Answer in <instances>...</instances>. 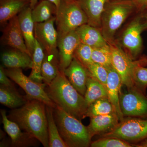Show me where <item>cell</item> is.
<instances>
[{
	"mask_svg": "<svg viewBox=\"0 0 147 147\" xmlns=\"http://www.w3.org/2000/svg\"><path fill=\"white\" fill-rule=\"evenodd\" d=\"M7 117L43 146L49 147L46 105L44 103L36 99H28L23 106L11 110Z\"/></svg>",
	"mask_w": 147,
	"mask_h": 147,
	"instance_id": "6da1fadb",
	"label": "cell"
},
{
	"mask_svg": "<svg viewBox=\"0 0 147 147\" xmlns=\"http://www.w3.org/2000/svg\"><path fill=\"white\" fill-rule=\"evenodd\" d=\"M89 73V76L97 80L106 86L108 79V69L99 64L93 63L87 67Z\"/></svg>",
	"mask_w": 147,
	"mask_h": 147,
	"instance_id": "836d02e7",
	"label": "cell"
},
{
	"mask_svg": "<svg viewBox=\"0 0 147 147\" xmlns=\"http://www.w3.org/2000/svg\"><path fill=\"white\" fill-rule=\"evenodd\" d=\"M54 116L62 139L67 147H88L92 138L81 120L57 106Z\"/></svg>",
	"mask_w": 147,
	"mask_h": 147,
	"instance_id": "277c9868",
	"label": "cell"
},
{
	"mask_svg": "<svg viewBox=\"0 0 147 147\" xmlns=\"http://www.w3.org/2000/svg\"><path fill=\"white\" fill-rule=\"evenodd\" d=\"M32 9L30 6L21 11L18 16L19 25L25 43L32 58L35 45V23L32 16Z\"/></svg>",
	"mask_w": 147,
	"mask_h": 147,
	"instance_id": "e0dca14e",
	"label": "cell"
},
{
	"mask_svg": "<svg viewBox=\"0 0 147 147\" xmlns=\"http://www.w3.org/2000/svg\"><path fill=\"white\" fill-rule=\"evenodd\" d=\"M92 50L89 45L81 42L75 50L74 57L87 68L94 63L92 60Z\"/></svg>",
	"mask_w": 147,
	"mask_h": 147,
	"instance_id": "1f68e13d",
	"label": "cell"
},
{
	"mask_svg": "<svg viewBox=\"0 0 147 147\" xmlns=\"http://www.w3.org/2000/svg\"><path fill=\"white\" fill-rule=\"evenodd\" d=\"M76 30L58 37V48L59 59V68L63 72L71 63L76 47L81 42Z\"/></svg>",
	"mask_w": 147,
	"mask_h": 147,
	"instance_id": "7c38bea8",
	"label": "cell"
},
{
	"mask_svg": "<svg viewBox=\"0 0 147 147\" xmlns=\"http://www.w3.org/2000/svg\"><path fill=\"white\" fill-rule=\"evenodd\" d=\"M90 118V124L87 127L92 138L95 135L102 136L111 131L119 122L118 117L115 113Z\"/></svg>",
	"mask_w": 147,
	"mask_h": 147,
	"instance_id": "ac0fdd59",
	"label": "cell"
},
{
	"mask_svg": "<svg viewBox=\"0 0 147 147\" xmlns=\"http://www.w3.org/2000/svg\"><path fill=\"white\" fill-rule=\"evenodd\" d=\"M110 0H78L86 14L88 24L100 29L101 16L107 3Z\"/></svg>",
	"mask_w": 147,
	"mask_h": 147,
	"instance_id": "d6986e66",
	"label": "cell"
},
{
	"mask_svg": "<svg viewBox=\"0 0 147 147\" xmlns=\"http://www.w3.org/2000/svg\"><path fill=\"white\" fill-rule=\"evenodd\" d=\"M92 147H132L131 143L119 138L114 137H102L98 140L92 142Z\"/></svg>",
	"mask_w": 147,
	"mask_h": 147,
	"instance_id": "d6a6232c",
	"label": "cell"
},
{
	"mask_svg": "<svg viewBox=\"0 0 147 147\" xmlns=\"http://www.w3.org/2000/svg\"><path fill=\"white\" fill-rule=\"evenodd\" d=\"M147 30V8L136 11L133 18L125 26L115 40L134 60H137L142 54L143 43L142 34Z\"/></svg>",
	"mask_w": 147,
	"mask_h": 147,
	"instance_id": "5b68a950",
	"label": "cell"
},
{
	"mask_svg": "<svg viewBox=\"0 0 147 147\" xmlns=\"http://www.w3.org/2000/svg\"><path fill=\"white\" fill-rule=\"evenodd\" d=\"M47 1H49L51 2L54 3V4L56 6L57 8V7L59 5L61 2L63 0H47Z\"/></svg>",
	"mask_w": 147,
	"mask_h": 147,
	"instance_id": "f35d334b",
	"label": "cell"
},
{
	"mask_svg": "<svg viewBox=\"0 0 147 147\" xmlns=\"http://www.w3.org/2000/svg\"><path fill=\"white\" fill-rule=\"evenodd\" d=\"M109 44L112 50V65L120 76L123 85L127 89L133 88V70L135 66L143 60L144 57L134 60L116 42Z\"/></svg>",
	"mask_w": 147,
	"mask_h": 147,
	"instance_id": "30bf717a",
	"label": "cell"
},
{
	"mask_svg": "<svg viewBox=\"0 0 147 147\" xmlns=\"http://www.w3.org/2000/svg\"><path fill=\"white\" fill-rule=\"evenodd\" d=\"M88 107L93 102L102 98H108L106 87L90 76L86 84V90L84 96Z\"/></svg>",
	"mask_w": 147,
	"mask_h": 147,
	"instance_id": "4316f807",
	"label": "cell"
},
{
	"mask_svg": "<svg viewBox=\"0 0 147 147\" xmlns=\"http://www.w3.org/2000/svg\"><path fill=\"white\" fill-rule=\"evenodd\" d=\"M146 57V64L147 65V56H146V57Z\"/></svg>",
	"mask_w": 147,
	"mask_h": 147,
	"instance_id": "ab89813d",
	"label": "cell"
},
{
	"mask_svg": "<svg viewBox=\"0 0 147 147\" xmlns=\"http://www.w3.org/2000/svg\"><path fill=\"white\" fill-rule=\"evenodd\" d=\"M9 78V77L5 73V69L1 65L0 67V83L1 85L7 87H15L14 84Z\"/></svg>",
	"mask_w": 147,
	"mask_h": 147,
	"instance_id": "e575fe53",
	"label": "cell"
},
{
	"mask_svg": "<svg viewBox=\"0 0 147 147\" xmlns=\"http://www.w3.org/2000/svg\"><path fill=\"white\" fill-rule=\"evenodd\" d=\"M65 75L79 93L84 96L89 73L86 67L74 57L68 67L64 71Z\"/></svg>",
	"mask_w": 147,
	"mask_h": 147,
	"instance_id": "5bb4252c",
	"label": "cell"
},
{
	"mask_svg": "<svg viewBox=\"0 0 147 147\" xmlns=\"http://www.w3.org/2000/svg\"><path fill=\"white\" fill-rule=\"evenodd\" d=\"M113 113H115L114 108L108 98H102L98 99L89 105L84 119L108 115Z\"/></svg>",
	"mask_w": 147,
	"mask_h": 147,
	"instance_id": "f1b7e54d",
	"label": "cell"
},
{
	"mask_svg": "<svg viewBox=\"0 0 147 147\" xmlns=\"http://www.w3.org/2000/svg\"><path fill=\"white\" fill-rule=\"evenodd\" d=\"M110 1H113V0H110Z\"/></svg>",
	"mask_w": 147,
	"mask_h": 147,
	"instance_id": "60d3db41",
	"label": "cell"
},
{
	"mask_svg": "<svg viewBox=\"0 0 147 147\" xmlns=\"http://www.w3.org/2000/svg\"><path fill=\"white\" fill-rule=\"evenodd\" d=\"M92 60L93 62L101 65L106 68L113 66L112 53L109 43L105 46L93 48Z\"/></svg>",
	"mask_w": 147,
	"mask_h": 147,
	"instance_id": "4dcf8cb0",
	"label": "cell"
},
{
	"mask_svg": "<svg viewBox=\"0 0 147 147\" xmlns=\"http://www.w3.org/2000/svg\"><path fill=\"white\" fill-rule=\"evenodd\" d=\"M55 21V16L45 22L35 24L34 36L45 53L59 58L57 49L58 33L54 26Z\"/></svg>",
	"mask_w": 147,
	"mask_h": 147,
	"instance_id": "8fae6325",
	"label": "cell"
},
{
	"mask_svg": "<svg viewBox=\"0 0 147 147\" xmlns=\"http://www.w3.org/2000/svg\"><path fill=\"white\" fill-rule=\"evenodd\" d=\"M4 128L10 137L11 144L15 147H26L34 145L35 139L26 132H23L19 125L11 120L7 116L5 110H1Z\"/></svg>",
	"mask_w": 147,
	"mask_h": 147,
	"instance_id": "9a60e30c",
	"label": "cell"
},
{
	"mask_svg": "<svg viewBox=\"0 0 147 147\" xmlns=\"http://www.w3.org/2000/svg\"><path fill=\"white\" fill-rule=\"evenodd\" d=\"M101 137H116L137 144L147 138V118L125 117L111 131Z\"/></svg>",
	"mask_w": 147,
	"mask_h": 147,
	"instance_id": "52a82bcc",
	"label": "cell"
},
{
	"mask_svg": "<svg viewBox=\"0 0 147 147\" xmlns=\"http://www.w3.org/2000/svg\"><path fill=\"white\" fill-rule=\"evenodd\" d=\"M1 40L5 45L24 52L31 57L20 28L18 15L9 20L5 25L3 30Z\"/></svg>",
	"mask_w": 147,
	"mask_h": 147,
	"instance_id": "4fadbf2b",
	"label": "cell"
},
{
	"mask_svg": "<svg viewBox=\"0 0 147 147\" xmlns=\"http://www.w3.org/2000/svg\"><path fill=\"white\" fill-rule=\"evenodd\" d=\"M38 3V0H30V7L32 9H33L37 3Z\"/></svg>",
	"mask_w": 147,
	"mask_h": 147,
	"instance_id": "74e56055",
	"label": "cell"
},
{
	"mask_svg": "<svg viewBox=\"0 0 147 147\" xmlns=\"http://www.w3.org/2000/svg\"><path fill=\"white\" fill-rule=\"evenodd\" d=\"M30 0H0V23L3 25L30 6Z\"/></svg>",
	"mask_w": 147,
	"mask_h": 147,
	"instance_id": "7402d4cb",
	"label": "cell"
},
{
	"mask_svg": "<svg viewBox=\"0 0 147 147\" xmlns=\"http://www.w3.org/2000/svg\"><path fill=\"white\" fill-rule=\"evenodd\" d=\"M47 86L46 90L57 106L82 120L88 108L84 96L71 85L63 72L60 71Z\"/></svg>",
	"mask_w": 147,
	"mask_h": 147,
	"instance_id": "7a4b0ae2",
	"label": "cell"
},
{
	"mask_svg": "<svg viewBox=\"0 0 147 147\" xmlns=\"http://www.w3.org/2000/svg\"><path fill=\"white\" fill-rule=\"evenodd\" d=\"M1 61L7 68L32 69V67L31 57L27 53L15 49L3 53Z\"/></svg>",
	"mask_w": 147,
	"mask_h": 147,
	"instance_id": "44dd1931",
	"label": "cell"
},
{
	"mask_svg": "<svg viewBox=\"0 0 147 147\" xmlns=\"http://www.w3.org/2000/svg\"><path fill=\"white\" fill-rule=\"evenodd\" d=\"M146 57L141 63L138 64L134 69L132 75L134 86L137 89L146 94L147 88V67Z\"/></svg>",
	"mask_w": 147,
	"mask_h": 147,
	"instance_id": "f546056e",
	"label": "cell"
},
{
	"mask_svg": "<svg viewBox=\"0 0 147 147\" xmlns=\"http://www.w3.org/2000/svg\"><path fill=\"white\" fill-rule=\"evenodd\" d=\"M137 8V11L147 8V0H133Z\"/></svg>",
	"mask_w": 147,
	"mask_h": 147,
	"instance_id": "d590c367",
	"label": "cell"
},
{
	"mask_svg": "<svg viewBox=\"0 0 147 147\" xmlns=\"http://www.w3.org/2000/svg\"><path fill=\"white\" fill-rule=\"evenodd\" d=\"M45 56L44 49L39 42L36 39L35 45L33 53L32 67V71L29 77L35 82L42 83V78L41 76V67Z\"/></svg>",
	"mask_w": 147,
	"mask_h": 147,
	"instance_id": "83f0119b",
	"label": "cell"
},
{
	"mask_svg": "<svg viewBox=\"0 0 147 147\" xmlns=\"http://www.w3.org/2000/svg\"><path fill=\"white\" fill-rule=\"evenodd\" d=\"M57 9L55 22L58 37L88 24V17L78 0H63Z\"/></svg>",
	"mask_w": 147,
	"mask_h": 147,
	"instance_id": "8992f818",
	"label": "cell"
},
{
	"mask_svg": "<svg viewBox=\"0 0 147 147\" xmlns=\"http://www.w3.org/2000/svg\"><path fill=\"white\" fill-rule=\"evenodd\" d=\"M119 104L124 117L147 118V96L135 87L121 91Z\"/></svg>",
	"mask_w": 147,
	"mask_h": 147,
	"instance_id": "9c48e42d",
	"label": "cell"
},
{
	"mask_svg": "<svg viewBox=\"0 0 147 147\" xmlns=\"http://www.w3.org/2000/svg\"><path fill=\"white\" fill-rule=\"evenodd\" d=\"M40 1L32 11V18L35 24L48 21L57 13V7L53 3L47 0Z\"/></svg>",
	"mask_w": 147,
	"mask_h": 147,
	"instance_id": "d4e9b609",
	"label": "cell"
},
{
	"mask_svg": "<svg viewBox=\"0 0 147 147\" xmlns=\"http://www.w3.org/2000/svg\"><path fill=\"white\" fill-rule=\"evenodd\" d=\"M5 71L9 79L24 90L28 99H36L54 108L57 107L45 90L46 84L35 82L26 76L22 69L7 68Z\"/></svg>",
	"mask_w": 147,
	"mask_h": 147,
	"instance_id": "ba28073f",
	"label": "cell"
},
{
	"mask_svg": "<svg viewBox=\"0 0 147 147\" xmlns=\"http://www.w3.org/2000/svg\"><path fill=\"white\" fill-rule=\"evenodd\" d=\"M136 11L133 0H113L107 3L101 16L100 30L109 44L115 42L117 32L127 19Z\"/></svg>",
	"mask_w": 147,
	"mask_h": 147,
	"instance_id": "3957f363",
	"label": "cell"
},
{
	"mask_svg": "<svg viewBox=\"0 0 147 147\" xmlns=\"http://www.w3.org/2000/svg\"><path fill=\"white\" fill-rule=\"evenodd\" d=\"M108 69V77L105 86L108 98L112 103L115 113L118 117L120 121L124 118L121 111L119 104L120 94L122 82L120 76L113 66Z\"/></svg>",
	"mask_w": 147,
	"mask_h": 147,
	"instance_id": "2e32d148",
	"label": "cell"
},
{
	"mask_svg": "<svg viewBox=\"0 0 147 147\" xmlns=\"http://www.w3.org/2000/svg\"><path fill=\"white\" fill-rule=\"evenodd\" d=\"M46 111L49 135V147H67L61 137L55 122L54 116V108L46 105Z\"/></svg>",
	"mask_w": 147,
	"mask_h": 147,
	"instance_id": "484cf974",
	"label": "cell"
},
{
	"mask_svg": "<svg viewBox=\"0 0 147 147\" xmlns=\"http://www.w3.org/2000/svg\"><path fill=\"white\" fill-rule=\"evenodd\" d=\"M81 42L92 48L105 46L108 42L103 37L100 29L88 24H84L76 30Z\"/></svg>",
	"mask_w": 147,
	"mask_h": 147,
	"instance_id": "ffe728a7",
	"label": "cell"
},
{
	"mask_svg": "<svg viewBox=\"0 0 147 147\" xmlns=\"http://www.w3.org/2000/svg\"><path fill=\"white\" fill-rule=\"evenodd\" d=\"M133 145L134 147H147V138L142 142L137 143V144H133Z\"/></svg>",
	"mask_w": 147,
	"mask_h": 147,
	"instance_id": "8d00e7d4",
	"label": "cell"
},
{
	"mask_svg": "<svg viewBox=\"0 0 147 147\" xmlns=\"http://www.w3.org/2000/svg\"><path fill=\"white\" fill-rule=\"evenodd\" d=\"M60 71L59 59L55 55L45 53L41 67L42 81L46 86L49 85Z\"/></svg>",
	"mask_w": 147,
	"mask_h": 147,
	"instance_id": "cb8c5ba5",
	"label": "cell"
},
{
	"mask_svg": "<svg viewBox=\"0 0 147 147\" xmlns=\"http://www.w3.org/2000/svg\"><path fill=\"white\" fill-rule=\"evenodd\" d=\"M27 96H22L16 90L15 87L5 86L1 85L0 102L11 109H16L24 105L28 101Z\"/></svg>",
	"mask_w": 147,
	"mask_h": 147,
	"instance_id": "603a6c76",
	"label": "cell"
}]
</instances>
